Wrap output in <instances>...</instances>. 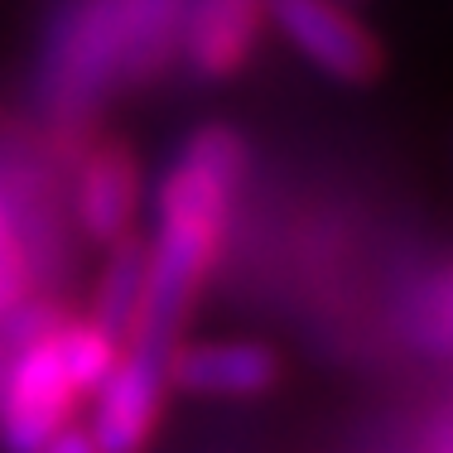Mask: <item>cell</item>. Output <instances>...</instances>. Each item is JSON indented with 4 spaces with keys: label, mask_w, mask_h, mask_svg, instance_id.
Returning <instances> with one entry per match:
<instances>
[{
    "label": "cell",
    "mask_w": 453,
    "mask_h": 453,
    "mask_svg": "<svg viewBox=\"0 0 453 453\" xmlns=\"http://www.w3.org/2000/svg\"><path fill=\"white\" fill-rule=\"evenodd\" d=\"M39 453H96V444H92L88 425H78V419H68L63 429H53V434H49V444L39 449Z\"/></svg>",
    "instance_id": "obj_13"
},
{
    "label": "cell",
    "mask_w": 453,
    "mask_h": 453,
    "mask_svg": "<svg viewBox=\"0 0 453 453\" xmlns=\"http://www.w3.org/2000/svg\"><path fill=\"white\" fill-rule=\"evenodd\" d=\"M102 265L92 280V304L88 319H96L102 328H111L116 338H131L135 314H140V295H145V236L126 232L116 242L102 246Z\"/></svg>",
    "instance_id": "obj_9"
},
{
    "label": "cell",
    "mask_w": 453,
    "mask_h": 453,
    "mask_svg": "<svg viewBox=\"0 0 453 453\" xmlns=\"http://www.w3.org/2000/svg\"><path fill=\"white\" fill-rule=\"evenodd\" d=\"M29 295H39L35 265H29V251L15 232V218H10V203L0 193V319L15 314Z\"/></svg>",
    "instance_id": "obj_12"
},
{
    "label": "cell",
    "mask_w": 453,
    "mask_h": 453,
    "mask_svg": "<svg viewBox=\"0 0 453 453\" xmlns=\"http://www.w3.org/2000/svg\"><path fill=\"white\" fill-rule=\"evenodd\" d=\"M169 401V376L159 357L121 348L102 386L88 395V434L96 453H145Z\"/></svg>",
    "instance_id": "obj_6"
},
{
    "label": "cell",
    "mask_w": 453,
    "mask_h": 453,
    "mask_svg": "<svg viewBox=\"0 0 453 453\" xmlns=\"http://www.w3.org/2000/svg\"><path fill=\"white\" fill-rule=\"evenodd\" d=\"M169 391L198 401H261L280 386V352L261 338L179 342L165 362Z\"/></svg>",
    "instance_id": "obj_7"
},
{
    "label": "cell",
    "mask_w": 453,
    "mask_h": 453,
    "mask_svg": "<svg viewBox=\"0 0 453 453\" xmlns=\"http://www.w3.org/2000/svg\"><path fill=\"white\" fill-rule=\"evenodd\" d=\"M405 338L415 342L429 357L453 362V265L439 275H429L425 285L415 289L405 314Z\"/></svg>",
    "instance_id": "obj_11"
},
{
    "label": "cell",
    "mask_w": 453,
    "mask_h": 453,
    "mask_svg": "<svg viewBox=\"0 0 453 453\" xmlns=\"http://www.w3.org/2000/svg\"><path fill=\"white\" fill-rule=\"evenodd\" d=\"M121 348L126 342L88 314H68L58 323V357H63V372H68V381H73V391H78L82 405H88V395L111 376V366L121 362Z\"/></svg>",
    "instance_id": "obj_10"
},
{
    "label": "cell",
    "mask_w": 453,
    "mask_h": 453,
    "mask_svg": "<svg viewBox=\"0 0 453 453\" xmlns=\"http://www.w3.org/2000/svg\"><path fill=\"white\" fill-rule=\"evenodd\" d=\"M68 165H73L68 212L82 242L106 246L116 236L135 232L140 203H145V174H140L135 150L126 140L106 135V140H88Z\"/></svg>",
    "instance_id": "obj_5"
},
{
    "label": "cell",
    "mask_w": 453,
    "mask_h": 453,
    "mask_svg": "<svg viewBox=\"0 0 453 453\" xmlns=\"http://www.w3.org/2000/svg\"><path fill=\"white\" fill-rule=\"evenodd\" d=\"M265 29L333 82L362 88L381 73V44L342 0H265Z\"/></svg>",
    "instance_id": "obj_4"
},
{
    "label": "cell",
    "mask_w": 453,
    "mask_h": 453,
    "mask_svg": "<svg viewBox=\"0 0 453 453\" xmlns=\"http://www.w3.org/2000/svg\"><path fill=\"white\" fill-rule=\"evenodd\" d=\"M251 150L226 121H203L179 140L174 159L155 179V226L145 236V295L126 348L169 362L183 323L218 265L232 212L242 198Z\"/></svg>",
    "instance_id": "obj_1"
},
{
    "label": "cell",
    "mask_w": 453,
    "mask_h": 453,
    "mask_svg": "<svg viewBox=\"0 0 453 453\" xmlns=\"http://www.w3.org/2000/svg\"><path fill=\"white\" fill-rule=\"evenodd\" d=\"M78 410L82 401L58 357V328L0 352V453H39Z\"/></svg>",
    "instance_id": "obj_3"
},
{
    "label": "cell",
    "mask_w": 453,
    "mask_h": 453,
    "mask_svg": "<svg viewBox=\"0 0 453 453\" xmlns=\"http://www.w3.org/2000/svg\"><path fill=\"white\" fill-rule=\"evenodd\" d=\"M183 0H68L39 49V106L58 135L88 131L111 96L155 82L179 63Z\"/></svg>",
    "instance_id": "obj_2"
},
{
    "label": "cell",
    "mask_w": 453,
    "mask_h": 453,
    "mask_svg": "<svg viewBox=\"0 0 453 453\" xmlns=\"http://www.w3.org/2000/svg\"><path fill=\"white\" fill-rule=\"evenodd\" d=\"M265 35V0H183L179 63L198 82H232Z\"/></svg>",
    "instance_id": "obj_8"
}]
</instances>
